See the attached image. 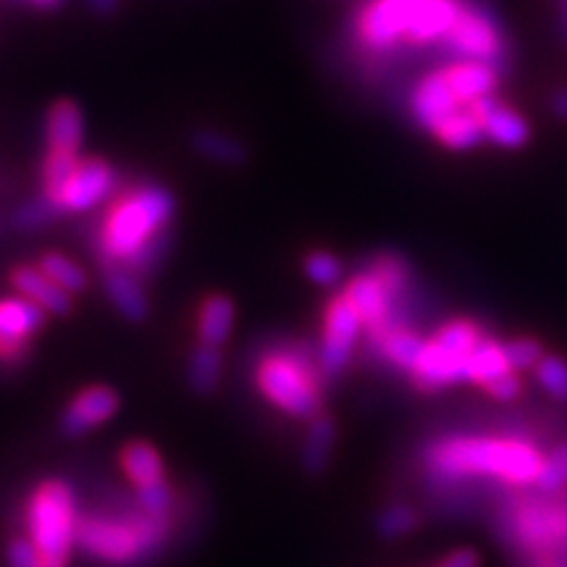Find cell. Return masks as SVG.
Listing matches in <instances>:
<instances>
[{"label":"cell","instance_id":"1","mask_svg":"<svg viewBox=\"0 0 567 567\" xmlns=\"http://www.w3.org/2000/svg\"><path fill=\"white\" fill-rule=\"evenodd\" d=\"M439 476L492 478L507 486H536L544 455L528 439H446L429 452Z\"/></svg>","mask_w":567,"mask_h":567},{"label":"cell","instance_id":"2","mask_svg":"<svg viewBox=\"0 0 567 567\" xmlns=\"http://www.w3.org/2000/svg\"><path fill=\"white\" fill-rule=\"evenodd\" d=\"M174 218V197L158 184H140L111 205L101 224V258L105 266L130 264L142 247L166 231Z\"/></svg>","mask_w":567,"mask_h":567},{"label":"cell","instance_id":"3","mask_svg":"<svg viewBox=\"0 0 567 567\" xmlns=\"http://www.w3.org/2000/svg\"><path fill=\"white\" fill-rule=\"evenodd\" d=\"M80 523L76 502L63 481H48L30 502V542L45 567H66Z\"/></svg>","mask_w":567,"mask_h":567},{"label":"cell","instance_id":"4","mask_svg":"<svg viewBox=\"0 0 567 567\" xmlns=\"http://www.w3.org/2000/svg\"><path fill=\"white\" fill-rule=\"evenodd\" d=\"M258 386L274 405L295 417L313 421L321 410V392L313 379V368L308 360L289 358V354H271L258 368Z\"/></svg>","mask_w":567,"mask_h":567},{"label":"cell","instance_id":"5","mask_svg":"<svg viewBox=\"0 0 567 567\" xmlns=\"http://www.w3.org/2000/svg\"><path fill=\"white\" fill-rule=\"evenodd\" d=\"M542 499L520 502L507 517V528L513 542L528 555L551 557L567 551V499Z\"/></svg>","mask_w":567,"mask_h":567},{"label":"cell","instance_id":"6","mask_svg":"<svg viewBox=\"0 0 567 567\" xmlns=\"http://www.w3.org/2000/svg\"><path fill=\"white\" fill-rule=\"evenodd\" d=\"M442 42L446 51L457 55V61L488 63L499 74L507 63V42L499 21L486 9H481L476 3H467V0L455 27L446 32Z\"/></svg>","mask_w":567,"mask_h":567},{"label":"cell","instance_id":"7","mask_svg":"<svg viewBox=\"0 0 567 567\" xmlns=\"http://www.w3.org/2000/svg\"><path fill=\"white\" fill-rule=\"evenodd\" d=\"M421 0H368L358 13V40L371 53H392L413 32Z\"/></svg>","mask_w":567,"mask_h":567},{"label":"cell","instance_id":"8","mask_svg":"<svg viewBox=\"0 0 567 567\" xmlns=\"http://www.w3.org/2000/svg\"><path fill=\"white\" fill-rule=\"evenodd\" d=\"M363 326V318H360L344 295L329 302L323 323V342L321 352H318V368H321L323 375L334 379V375L344 371L347 363L352 360V350L358 344Z\"/></svg>","mask_w":567,"mask_h":567},{"label":"cell","instance_id":"9","mask_svg":"<svg viewBox=\"0 0 567 567\" xmlns=\"http://www.w3.org/2000/svg\"><path fill=\"white\" fill-rule=\"evenodd\" d=\"M76 538L92 555L111 559V563H132L151 544V530L113 520H87L80 526Z\"/></svg>","mask_w":567,"mask_h":567},{"label":"cell","instance_id":"10","mask_svg":"<svg viewBox=\"0 0 567 567\" xmlns=\"http://www.w3.org/2000/svg\"><path fill=\"white\" fill-rule=\"evenodd\" d=\"M113 189H116V172L111 163L103 158H84L63 193L55 197V208L61 213H87L109 200Z\"/></svg>","mask_w":567,"mask_h":567},{"label":"cell","instance_id":"11","mask_svg":"<svg viewBox=\"0 0 567 567\" xmlns=\"http://www.w3.org/2000/svg\"><path fill=\"white\" fill-rule=\"evenodd\" d=\"M45 323V310L27 297H6L0 300V360L17 363L27 354L30 339Z\"/></svg>","mask_w":567,"mask_h":567},{"label":"cell","instance_id":"12","mask_svg":"<svg viewBox=\"0 0 567 567\" xmlns=\"http://www.w3.org/2000/svg\"><path fill=\"white\" fill-rule=\"evenodd\" d=\"M463 109H471V105H465L455 95V90H452L450 82H446L444 69H436L431 71V74H425L423 80L415 84L413 95H410V111H413L415 122L431 134H436Z\"/></svg>","mask_w":567,"mask_h":567},{"label":"cell","instance_id":"13","mask_svg":"<svg viewBox=\"0 0 567 567\" xmlns=\"http://www.w3.org/2000/svg\"><path fill=\"white\" fill-rule=\"evenodd\" d=\"M344 297L352 302V308L358 310L363 323L373 331L375 339L396 329L392 316L396 297L389 292V287L379 279V274H375L373 268L371 271L354 276V279L347 284Z\"/></svg>","mask_w":567,"mask_h":567},{"label":"cell","instance_id":"14","mask_svg":"<svg viewBox=\"0 0 567 567\" xmlns=\"http://www.w3.org/2000/svg\"><path fill=\"white\" fill-rule=\"evenodd\" d=\"M473 113L478 116L481 126L488 142H494L496 147H505V151H520L528 145L530 140V124L520 116L515 109H509L507 103L496 101V97H484V101L471 105Z\"/></svg>","mask_w":567,"mask_h":567},{"label":"cell","instance_id":"15","mask_svg":"<svg viewBox=\"0 0 567 567\" xmlns=\"http://www.w3.org/2000/svg\"><path fill=\"white\" fill-rule=\"evenodd\" d=\"M118 410V394L109 386H90L74 396L61 417V431L66 436H82L111 421Z\"/></svg>","mask_w":567,"mask_h":567},{"label":"cell","instance_id":"16","mask_svg":"<svg viewBox=\"0 0 567 567\" xmlns=\"http://www.w3.org/2000/svg\"><path fill=\"white\" fill-rule=\"evenodd\" d=\"M11 284L19 292V297H27V300L45 310V313L66 316L71 310V295L66 289H61L59 284L48 279L40 268H32V266L13 268Z\"/></svg>","mask_w":567,"mask_h":567},{"label":"cell","instance_id":"17","mask_svg":"<svg viewBox=\"0 0 567 567\" xmlns=\"http://www.w3.org/2000/svg\"><path fill=\"white\" fill-rule=\"evenodd\" d=\"M465 360L446 352L442 344H436L434 339H431V342H425L421 363H417L413 371L415 386L423 389V392H436V389L442 386L460 384V381H465Z\"/></svg>","mask_w":567,"mask_h":567},{"label":"cell","instance_id":"18","mask_svg":"<svg viewBox=\"0 0 567 567\" xmlns=\"http://www.w3.org/2000/svg\"><path fill=\"white\" fill-rule=\"evenodd\" d=\"M446 82L465 105L492 97L499 84V71L481 61H455L444 69Z\"/></svg>","mask_w":567,"mask_h":567},{"label":"cell","instance_id":"19","mask_svg":"<svg viewBox=\"0 0 567 567\" xmlns=\"http://www.w3.org/2000/svg\"><path fill=\"white\" fill-rule=\"evenodd\" d=\"M105 292H109L111 302L116 305V310L126 321H145L147 318V297L142 292V284L130 268L122 266H105L103 274Z\"/></svg>","mask_w":567,"mask_h":567},{"label":"cell","instance_id":"20","mask_svg":"<svg viewBox=\"0 0 567 567\" xmlns=\"http://www.w3.org/2000/svg\"><path fill=\"white\" fill-rule=\"evenodd\" d=\"M82 111L74 101H55L45 118V140L51 151L80 153L82 145Z\"/></svg>","mask_w":567,"mask_h":567},{"label":"cell","instance_id":"21","mask_svg":"<svg viewBox=\"0 0 567 567\" xmlns=\"http://www.w3.org/2000/svg\"><path fill=\"white\" fill-rule=\"evenodd\" d=\"M509 373L507 358H505V344H499L496 339L484 337L478 342L476 350L467 354L465 360V381L473 384L488 386L494 379Z\"/></svg>","mask_w":567,"mask_h":567},{"label":"cell","instance_id":"22","mask_svg":"<svg viewBox=\"0 0 567 567\" xmlns=\"http://www.w3.org/2000/svg\"><path fill=\"white\" fill-rule=\"evenodd\" d=\"M234 326V302L224 295H210L203 302L200 318H197V334H200V344L221 347L231 334Z\"/></svg>","mask_w":567,"mask_h":567},{"label":"cell","instance_id":"23","mask_svg":"<svg viewBox=\"0 0 567 567\" xmlns=\"http://www.w3.org/2000/svg\"><path fill=\"white\" fill-rule=\"evenodd\" d=\"M334 442H337L334 421H331V417H326V415H316L313 421H310L308 436H305V446H302L305 471L318 476V473H321L323 467L329 465Z\"/></svg>","mask_w":567,"mask_h":567},{"label":"cell","instance_id":"24","mask_svg":"<svg viewBox=\"0 0 567 567\" xmlns=\"http://www.w3.org/2000/svg\"><path fill=\"white\" fill-rule=\"evenodd\" d=\"M434 137L442 142L444 147H450V151H473V147H478L481 142L486 140V134L473 109H463L457 116H452Z\"/></svg>","mask_w":567,"mask_h":567},{"label":"cell","instance_id":"25","mask_svg":"<svg viewBox=\"0 0 567 567\" xmlns=\"http://www.w3.org/2000/svg\"><path fill=\"white\" fill-rule=\"evenodd\" d=\"M379 347L389 363L396 368H405V371H410V373L415 371L417 363H421L423 352H425L423 339L413 334V331L400 329V326L389 331V334L379 337Z\"/></svg>","mask_w":567,"mask_h":567},{"label":"cell","instance_id":"26","mask_svg":"<svg viewBox=\"0 0 567 567\" xmlns=\"http://www.w3.org/2000/svg\"><path fill=\"white\" fill-rule=\"evenodd\" d=\"M80 153L71 151H48L45 161H42V195L55 205V197L63 193L71 176L80 168Z\"/></svg>","mask_w":567,"mask_h":567},{"label":"cell","instance_id":"27","mask_svg":"<svg viewBox=\"0 0 567 567\" xmlns=\"http://www.w3.org/2000/svg\"><path fill=\"white\" fill-rule=\"evenodd\" d=\"M122 465L126 476H130L137 486H147V484H155V481H163V463L158 452L142 442L124 446Z\"/></svg>","mask_w":567,"mask_h":567},{"label":"cell","instance_id":"28","mask_svg":"<svg viewBox=\"0 0 567 567\" xmlns=\"http://www.w3.org/2000/svg\"><path fill=\"white\" fill-rule=\"evenodd\" d=\"M221 379V352L218 347L200 344L189 358V386L197 394H210Z\"/></svg>","mask_w":567,"mask_h":567},{"label":"cell","instance_id":"29","mask_svg":"<svg viewBox=\"0 0 567 567\" xmlns=\"http://www.w3.org/2000/svg\"><path fill=\"white\" fill-rule=\"evenodd\" d=\"M193 145L197 153L205 155V158H210L216 163H226V166H237V163H243L247 158V151H245L243 142L231 140L229 134L213 132V130L197 132L193 137Z\"/></svg>","mask_w":567,"mask_h":567},{"label":"cell","instance_id":"30","mask_svg":"<svg viewBox=\"0 0 567 567\" xmlns=\"http://www.w3.org/2000/svg\"><path fill=\"white\" fill-rule=\"evenodd\" d=\"M38 268L48 276V279L59 284L61 289H66L69 295H80L87 289V274H84L82 268L74 264V260L66 258V255H61V252L42 255Z\"/></svg>","mask_w":567,"mask_h":567},{"label":"cell","instance_id":"31","mask_svg":"<svg viewBox=\"0 0 567 567\" xmlns=\"http://www.w3.org/2000/svg\"><path fill=\"white\" fill-rule=\"evenodd\" d=\"M481 339H484V334H481L476 323H471V321H452V323H446V326H442V329L436 331L434 342L442 344L446 352L457 354V358L465 360L467 354L476 350Z\"/></svg>","mask_w":567,"mask_h":567},{"label":"cell","instance_id":"32","mask_svg":"<svg viewBox=\"0 0 567 567\" xmlns=\"http://www.w3.org/2000/svg\"><path fill=\"white\" fill-rule=\"evenodd\" d=\"M567 486V442L557 444L544 455L542 473H538L536 488L542 494H559Z\"/></svg>","mask_w":567,"mask_h":567},{"label":"cell","instance_id":"33","mask_svg":"<svg viewBox=\"0 0 567 567\" xmlns=\"http://www.w3.org/2000/svg\"><path fill=\"white\" fill-rule=\"evenodd\" d=\"M534 371L536 381L551 400L567 402V363L563 358H557V354H544Z\"/></svg>","mask_w":567,"mask_h":567},{"label":"cell","instance_id":"34","mask_svg":"<svg viewBox=\"0 0 567 567\" xmlns=\"http://www.w3.org/2000/svg\"><path fill=\"white\" fill-rule=\"evenodd\" d=\"M55 216H61V210L55 208L45 195H40L34 197V200L24 203L17 213H13V224H17L21 231H32V229H40V226L51 224Z\"/></svg>","mask_w":567,"mask_h":567},{"label":"cell","instance_id":"35","mask_svg":"<svg viewBox=\"0 0 567 567\" xmlns=\"http://www.w3.org/2000/svg\"><path fill=\"white\" fill-rule=\"evenodd\" d=\"M305 274H308L310 281L321 284V287H331V284L342 279V264H339L334 255L318 250L305 258Z\"/></svg>","mask_w":567,"mask_h":567},{"label":"cell","instance_id":"36","mask_svg":"<svg viewBox=\"0 0 567 567\" xmlns=\"http://www.w3.org/2000/svg\"><path fill=\"white\" fill-rule=\"evenodd\" d=\"M137 496L142 509H145L147 517H153V520H163V517L168 515V509H172V488H168L166 481L137 486Z\"/></svg>","mask_w":567,"mask_h":567},{"label":"cell","instance_id":"37","mask_svg":"<svg viewBox=\"0 0 567 567\" xmlns=\"http://www.w3.org/2000/svg\"><path fill=\"white\" fill-rule=\"evenodd\" d=\"M505 358H507V365L509 371H526V368H536L538 360L544 358V350L542 344L536 342V339H513V342H505Z\"/></svg>","mask_w":567,"mask_h":567},{"label":"cell","instance_id":"38","mask_svg":"<svg viewBox=\"0 0 567 567\" xmlns=\"http://www.w3.org/2000/svg\"><path fill=\"white\" fill-rule=\"evenodd\" d=\"M168 245H172V237H168V231H161L158 237L151 239V243L134 255L130 264H126V268H130L134 276H147V271H153V268L161 264V258L166 255Z\"/></svg>","mask_w":567,"mask_h":567},{"label":"cell","instance_id":"39","mask_svg":"<svg viewBox=\"0 0 567 567\" xmlns=\"http://www.w3.org/2000/svg\"><path fill=\"white\" fill-rule=\"evenodd\" d=\"M415 523H417V515L413 513V509L405 505H394L381 513L379 530H381V536H386V538H400V536L410 534V530L415 528Z\"/></svg>","mask_w":567,"mask_h":567},{"label":"cell","instance_id":"40","mask_svg":"<svg viewBox=\"0 0 567 567\" xmlns=\"http://www.w3.org/2000/svg\"><path fill=\"white\" fill-rule=\"evenodd\" d=\"M9 567H45L32 542L17 538L9 547Z\"/></svg>","mask_w":567,"mask_h":567},{"label":"cell","instance_id":"41","mask_svg":"<svg viewBox=\"0 0 567 567\" xmlns=\"http://www.w3.org/2000/svg\"><path fill=\"white\" fill-rule=\"evenodd\" d=\"M486 392L492 394L494 400H505V402L517 400V396H520V392H523V381L517 379L515 371H509L505 375H499V379H494L492 384L486 386Z\"/></svg>","mask_w":567,"mask_h":567},{"label":"cell","instance_id":"42","mask_svg":"<svg viewBox=\"0 0 567 567\" xmlns=\"http://www.w3.org/2000/svg\"><path fill=\"white\" fill-rule=\"evenodd\" d=\"M439 567H478V555L473 549H460L452 551Z\"/></svg>","mask_w":567,"mask_h":567},{"label":"cell","instance_id":"43","mask_svg":"<svg viewBox=\"0 0 567 567\" xmlns=\"http://www.w3.org/2000/svg\"><path fill=\"white\" fill-rule=\"evenodd\" d=\"M549 111L559 122H567V87H559L549 95Z\"/></svg>","mask_w":567,"mask_h":567},{"label":"cell","instance_id":"44","mask_svg":"<svg viewBox=\"0 0 567 567\" xmlns=\"http://www.w3.org/2000/svg\"><path fill=\"white\" fill-rule=\"evenodd\" d=\"M557 34L567 48V0H557Z\"/></svg>","mask_w":567,"mask_h":567},{"label":"cell","instance_id":"45","mask_svg":"<svg viewBox=\"0 0 567 567\" xmlns=\"http://www.w3.org/2000/svg\"><path fill=\"white\" fill-rule=\"evenodd\" d=\"M118 3H122V0H90L92 11L101 13V17H105V13H113V11H116V9H118Z\"/></svg>","mask_w":567,"mask_h":567},{"label":"cell","instance_id":"46","mask_svg":"<svg viewBox=\"0 0 567 567\" xmlns=\"http://www.w3.org/2000/svg\"><path fill=\"white\" fill-rule=\"evenodd\" d=\"M27 3L34 6V9H42V11H51L55 6H61L63 0H27Z\"/></svg>","mask_w":567,"mask_h":567}]
</instances>
